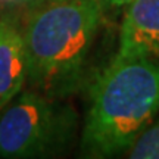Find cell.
<instances>
[{
  "label": "cell",
  "mask_w": 159,
  "mask_h": 159,
  "mask_svg": "<svg viewBox=\"0 0 159 159\" xmlns=\"http://www.w3.org/2000/svg\"><path fill=\"white\" fill-rule=\"evenodd\" d=\"M158 112L159 63L116 55L90 89L83 153L111 158L130 149Z\"/></svg>",
  "instance_id": "1"
},
{
  "label": "cell",
  "mask_w": 159,
  "mask_h": 159,
  "mask_svg": "<svg viewBox=\"0 0 159 159\" xmlns=\"http://www.w3.org/2000/svg\"><path fill=\"white\" fill-rule=\"evenodd\" d=\"M100 21L97 0H56L33 12L21 30L30 84L52 99L74 93L83 80Z\"/></svg>",
  "instance_id": "2"
},
{
  "label": "cell",
  "mask_w": 159,
  "mask_h": 159,
  "mask_svg": "<svg viewBox=\"0 0 159 159\" xmlns=\"http://www.w3.org/2000/svg\"><path fill=\"white\" fill-rule=\"evenodd\" d=\"M77 114L35 91H25L0 115V156L44 158L61 153L74 140Z\"/></svg>",
  "instance_id": "3"
},
{
  "label": "cell",
  "mask_w": 159,
  "mask_h": 159,
  "mask_svg": "<svg viewBox=\"0 0 159 159\" xmlns=\"http://www.w3.org/2000/svg\"><path fill=\"white\" fill-rule=\"evenodd\" d=\"M119 56L159 63V0H134L119 33Z\"/></svg>",
  "instance_id": "4"
},
{
  "label": "cell",
  "mask_w": 159,
  "mask_h": 159,
  "mask_svg": "<svg viewBox=\"0 0 159 159\" xmlns=\"http://www.w3.org/2000/svg\"><path fill=\"white\" fill-rule=\"evenodd\" d=\"M22 31L9 16L0 19V109L7 106L27 83Z\"/></svg>",
  "instance_id": "5"
},
{
  "label": "cell",
  "mask_w": 159,
  "mask_h": 159,
  "mask_svg": "<svg viewBox=\"0 0 159 159\" xmlns=\"http://www.w3.org/2000/svg\"><path fill=\"white\" fill-rule=\"evenodd\" d=\"M128 158L159 159V121L139 136V139L130 148Z\"/></svg>",
  "instance_id": "6"
},
{
  "label": "cell",
  "mask_w": 159,
  "mask_h": 159,
  "mask_svg": "<svg viewBox=\"0 0 159 159\" xmlns=\"http://www.w3.org/2000/svg\"><path fill=\"white\" fill-rule=\"evenodd\" d=\"M109 5H114V6H124V5H130L131 2L134 0H106Z\"/></svg>",
  "instance_id": "7"
}]
</instances>
